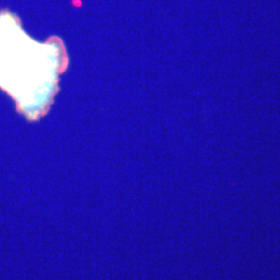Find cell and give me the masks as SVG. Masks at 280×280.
Returning a JSON list of instances; mask_svg holds the SVG:
<instances>
[{
	"label": "cell",
	"instance_id": "1",
	"mask_svg": "<svg viewBox=\"0 0 280 280\" xmlns=\"http://www.w3.org/2000/svg\"><path fill=\"white\" fill-rule=\"evenodd\" d=\"M37 46L25 35L15 16L0 14V86L15 96L23 111L30 80L35 81Z\"/></svg>",
	"mask_w": 280,
	"mask_h": 280
}]
</instances>
